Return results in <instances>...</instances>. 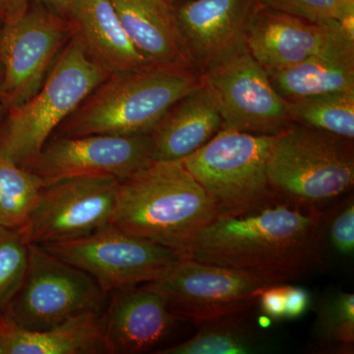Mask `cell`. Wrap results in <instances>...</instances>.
Wrapping results in <instances>:
<instances>
[{"label": "cell", "instance_id": "cell-9", "mask_svg": "<svg viewBox=\"0 0 354 354\" xmlns=\"http://www.w3.org/2000/svg\"><path fill=\"white\" fill-rule=\"evenodd\" d=\"M73 35L69 20L37 4L0 26V100L7 111L38 92Z\"/></svg>", "mask_w": 354, "mask_h": 354}, {"label": "cell", "instance_id": "cell-19", "mask_svg": "<svg viewBox=\"0 0 354 354\" xmlns=\"http://www.w3.org/2000/svg\"><path fill=\"white\" fill-rule=\"evenodd\" d=\"M68 20L88 57L109 75L152 65L130 41L111 0H73Z\"/></svg>", "mask_w": 354, "mask_h": 354}, {"label": "cell", "instance_id": "cell-7", "mask_svg": "<svg viewBox=\"0 0 354 354\" xmlns=\"http://www.w3.org/2000/svg\"><path fill=\"white\" fill-rule=\"evenodd\" d=\"M108 295L87 272L30 244L24 281L1 317L23 329H50L81 314L104 311Z\"/></svg>", "mask_w": 354, "mask_h": 354}, {"label": "cell", "instance_id": "cell-29", "mask_svg": "<svg viewBox=\"0 0 354 354\" xmlns=\"http://www.w3.org/2000/svg\"><path fill=\"white\" fill-rule=\"evenodd\" d=\"M283 285H272L261 292L258 302L266 317L269 319L285 318V288Z\"/></svg>", "mask_w": 354, "mask_h": 354}, {"label": "cell", "instance_id": "cell-18", "mask_svg": "<svg viewBox=\"0 0 354 354\" xmlns=\"http://www.w3.org/2000/svg\"><path fill=\"white\" fill-rule=\"evenodd\" d=\"M111 2L130 41L149 64L194 68L171 0Z\"/></svg>", "mask_w": 354, "mask_h": 354}, {"label": "cell", "instance_id": "cell-2", "mask_svg": "<svg viewBox=\"0 0 354 354\" xmlns=\"http://www.w3.org/2000/svg\"><path fill=\"white\" fill-rule=\"evenodd\" d=\"M216 218L213 203L183 160H153L120 181L111 225L187 257Z\"/></svg>", "mask_w": 354, "mask_h": 354}, {"label": "cell", "instance_id": "cell-22", "mask_svg": "<svg viewBox=\"0 0 354 354\" xmlns=\"http://www.w3.org/2000/svg\"><path fill=\"white\" fill-rule=\"evenodd\" d=\"M244 313L200 324L194 337L158 351L157 354H244L256 351L259 339Z\"/></svg>", "mask_w": 354, "mask_h": 354}, {"label": "cell", "instance_id": "cell-20", "mask_svg": "<svg viewBox=\"0 0 354 354\" xmlns=\"http://www.w3.org/2000/svg\"><path fill=\"white\" fill-rule=\"evenodd\" d=\"M95 353H106L104 311L87 312L39 330L23 329L1 317L0 354Z\"/></svg>", "mask_w": 354, "mask_h": 354}, {"label": "cell", "instance_id": "cell-24", "mask_svg": "<svg viewBox=\"0 0 354 354\" xmlns=\"http://www.w3.org/2000/svg\"><path fill=\"white\" fill-rule=\"evenodd\" d=\"M43 187L34 171L0 153V227H25Z\"/></svg>", "mask_w": 354, "mask_h": 354}, {"label": "cell", "instance_id": "cell-17", "mask_svg": "<svg viewBox=\"0 0 354 354\" xmlns=\"http://www.w3.org/2000/svg\"><path fill=\"white\" fill-rule=\"evenodd\" d=\"M223 127L215 95L202 79L150 133L153 160H183L206 145Z\"/></svg>", "mask_w": 354, "mask_h": 354}, {"label": "cell", "instance_id": "cell-11", "mask_svg": "<svg viewBox=\"0 0 354 354\" xmlns=\"http://www.w3.org/2000/svg\"><path fill=\"white\" fill-rule=\"evenodd\" d=\"M120 180L83 176L44 186L26 223L30 244L55 243L86 236L113 223Z\"/></svg>", "mask_w": 354, "mask_h": 354}, {"label": "cell", "instance_id": "cell-4", "mask_svg": "<svg viewBox=\"0 0 354 354\" xmlns=\"http://www.w3.org/2000/svg\"><path fill=\"white\" fill-rule=\"evenodd\" d=\"M109 76L73 35L38 92L7 111L0 123V153L32 171L53 132Z\"/></svg>", "mask_w": 354, "mask_h": 354}, {"label": "cell", "instance_id": "cell-13", "mask_svg": "<svg viewBox=\"0 0 354 354\" xmlns=\"http://www.w3.org/2000/svg\"><path fill=\"white\" fill-rule=\"evenodd\" d=\"M150 134H93L48 140L32 171L44 186L83 176L121 181L153 162Z\"/></svg>", "mask_w": 354, "mask_h": 354}, {"label": "cell", "instance_id": "cell-28", "mask_svg": "<svg viewBox=\"0 0 354 354\" xmlns=\"http://www.w3.org/2000/svg\"><path fill=\"white\" fill-rule=\"evenodd\" d=\"M330 239L333 246L342 256H353L354 251L353 195L335 208L330 225Z\"/></svg>", "mask_w": 354, "mask_h": 354}, {"label": "cell", "instance_id": "cell-21", "mask_svg": "<svg viewBox=\"0 0 354 354\" xmlns=\"http://www.w3.org/2000/svg\"><path fill=\"white\" fill-rule=\"evenodd\" d=\"M267 73L272 87L286 101L327 93L354 92V41Z\"/></svg>", "mask_w": 354, "mask_h": 354}, {"label": "cell", "instance_id": "cell-25", "mask_svg": "<svg viewBox=\"0 0 354 354\" xmlns=\"http://www.w3.org/2000/svg\"><path fill=\"white\" fill-rule=\"evenodd\" d=\"M313 339L317 349L323 353H353V293H335L321 304L314 325Z\"/></svg>", "mask_w": 354, "mask_h": 354}, {"label": "cell", "instance_id": "cell-14", "mask_svg": "<svg viewBox=\"0 0 354 354\" xmlns=\"http://www.w3.org/2000/svg\"><path fill=\"white\" fill-rule=\"evenodd\" d=\"M354 41V29L317 24L258 3L246 48L267 72L288 68L339 44Z\"/></svg>", "mask_w": 354, "mask_h": 354}, {"label": "cell", "instance_id": "cell-1", "mask_svg": "<svg viewBox=\"0 0 354 354\" xmlns=\"http://www.w3.org/2000/svg\"><path fill=\"white\" fill-rule=\"evenodd\" d=\"M326 221L318 207L278 194L246 213L216 218L187 257L283 285L323 265Z\"/></svg>", "mask_w": 354, "mask_h": 354}, {"label": "cell", "instance_id": "cell-6", "mask_svg": "<svg viewBox=\"0 0 354 354\" xmlns=\"http://www.w3.org/2000/svg\"><path fill=\"white\" fill-rule=\"evenodd\" d=\"M276 135L223 128L206 145L183 158L191 176L206 191L216 218L246 213L276 197L267 164Z\"/></svg>", "mask_w": 354, "mask_h": 354}, {"label": "cell", "instance_id": "cell-35", "mask_svg": "<svg viewBox=\"0 0 354 354\" xmlns=\"http://www.w3.org/2000/svg\"><path fill=\"white\" fill-rule=\"evenodd\" d=\"M172 2H174V3H176V2L177 1V0H171ZM178 1H183V0H178Z\"/></svg>", "mask_w": 354, "mask_h": 354}, {"label": "cell", "instance_id": "cell-30", "mask_svg": "<svg viewBox=\"0 0 354 354\" xmlns=\"http://www.w3.org/2000/svg\"><path fill=\"white\" fill-rule=\"evenodd\" d=\"M309 295L304 288L286 283L285 288V318L297 319L306 311Z\"/></svg>", "mask_w": 354, "mask_h": 354}, {"label": "cell", "instance_id": "cell-12", "mask_svg": "<svg viewBox=\"0 0 354 354\" xmlns=\"http://www.w3.org/2000/svg\"><path fill=\"white\" fill-rule=\"evenodd\" d=\"M202 79L215 95L223 128L277 135L290 124L286 100L246 46L207 70Z\"/></svg>", "mask_w": 354, "mask_h": 354}, {"label": "cell", "instance_id": "cell-16", "mask_svg": "<svg viewBox=\"0 0 354 354\" xmlns=\"http://www.w3.org/2000/svg\"><path fill=\"white\" fill-rule=\"evenodd\" d=\"M109 295L104 310L106 353H156L181 321L162 295L144 285L114 290Z\"/></svg>", "mask_w": 354, "mask_h": 354}, {"label": "cell", "instance_id": "cell-32", "mask_svg": "<svg viewBox=\"0 0 354 354\" xmlns=\"http://www.w3.org/2000/svg\"><path fill=\"white\" fill-rule=\"evenodd\" d=\"M29 1H32L37 6L44 7L55 15L67 20H68L70 8L73 3V0H29Z\"/></svg>", "mask_w": 354, "mask_h": 354}, {"label": "cell", "instance_id": "cell-26", "mask_svg": "<svg viewBox=\"0 0 354 354\" xmlns=\"http://www.w3.org/2000/svg\"><path fill=\"white\" fill-rule=\"evenodd\" d=\"M29 259L24 227H0V316L22 286Z\"/></svg>", "mask_w": 354, "mask_h": 354}, {"label": "cell", "instance_id": "cell-33", "mask_svg": "<svg viewBox=\"0 0 354 354\" xmlns=\"http://www.w3.org/2000/svg\"><path fill=\"white\" fill-rule=\"evenodd\" d=\"M7 113V109L6 106H4L3 102H2L1 100H0V123L3 120L4 116Z\"/></svg>", "mask_w": 354, "mask_h": 354}, {"label": "cell", "instance_id": "cell-8", "mask_svg": "<svg viewBox=\"0 0 354 354\" xmlns=\"http://www.w3.org/2000/svg\"><path fill=\"white\" fill-rule=\"evenodd\" d=\"M41 246L87 272L106 295L157 281L187 258L113 225L79 239Z\"/></svg>", "mask_w": 354, "mask_h": 354}, {"label": "cell", "instance_id": "cell-31", "mask_svg": "<svg viewBox=\"0 0 354 354\" xmlns=\"http://www.w3.org/2000/svg\"><path fill=\"white\" fill-rule=\"evenodd\" d=\"M29 6V0H0V26L18 19Z\"/></svg>", "mask_w": 354, "mask_h": 354}, {"label": "cell", "instance_id": "cell-15", "mask_svg": "<svg viewBox=\"0 0 354 354\" xmlns=\"http://www.w3.org/2000/svg\"><path fill=\"white\" fill-rule=\"evenodd\" d=\"M177 20L194 68L200 74L246 46L256 0H183Z\"/></svg>", "mask_w": 354, "mask_h": 354}, {"label": "cell", "instance_id": "cell-27", "mask_svg": "<svg viewBox=\"0 0 354 354\" xmlns=\"http://www.w3.org/2000/svg\"><path fill=\"white\" fill-rule=\"evenodd\" d=\"M260 6L317 24L354 29V0H256Z\"/></svg>", "mask_w": 354, "mask_h": 354}, {"label": "cell", "instance_id": "cell-36", "mask_svg": "<svg viewBox=\"0 0 354 354\" xmlns=\"http://www.w3.org/2000/svg\"><path fill=\"white\" fill-rule=\"evenodd\" d=\"M0 325H1V317H0Z\"/></svg>", "mask_w": 354, "mask_h": 354}, {"label": "cell", "instance_id": "cell-5", "mask_svg": "<svg viewBox=\"0 0 354 354\" xmlns=\"http://www.w3.org/2000/svg\"><path fill=\"white\" fill-rule=\"evenodd\" d=\"M267 174L277 194L319 208L353 189V140L291 122L276 135Z\"/></svg>", "mask_w": 354, "mask_h": 354}, {"label": "cell", "instance_id": "cell-23", "mask_svg": "<svg viewBox=\"0 0 354 354\" xmlns=\"http://www.w3.org/2000/svg\"><path fill=\"white\" fill-rule=\"evenodd\" d=\"M286 102L291 122L354 139V92L327 93Z\"/></svg>", "mask_w": 354, "mask_h": 354}, {"label": "cell", "instance_id": "cell-10", "mask_svg": "<svg viewBox=\"0 0 354 354\" xmlns=\"http://www.w3.org/2000/svg\"><path fill=\"white\" fill-rule=\"evenodd\" d=\"M162 295L181 321L199 326L221 317L246 313L272 286L249 274L185 258L162 278L145 283Z\"/></svg>", "mask_w": 354, "mask_h": 354}, {"label": "cell", "instance_id": "cell-3", "mask_svg": "<svg viewBox=\"0 0 354 354\" xmlns=\"http://www.w3.org/2000/svg\"><path fill=\"white\" fill-rule=\"evenodd\" d=\"M202 82L192 67L149 65L109 75L58 127V136L150 134L177 101Z\"/></svg>", "mask_w": 354, "mask_h": 354}, {"label": "cell", "instance_id": "cell-34", "mask_svg": "<svg viewBox=\"0 0 354 354\" xmlns=\"http://www.w3.org/2000/svg\"><path fill=\"white\" fill-rule=\"evenodd\" d=\"M1 79H2V69H1V66H0V83H1Z\"/></svg>", "mask_w": 354, "mask_h": 354}]
</instances>
